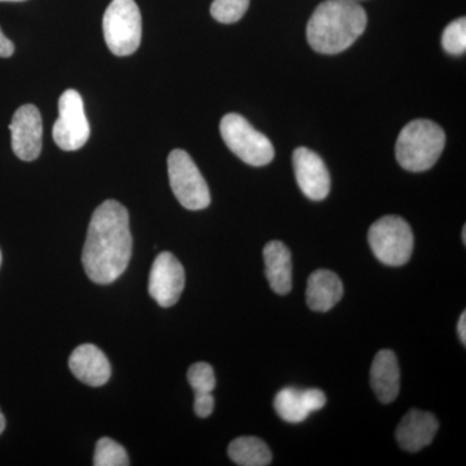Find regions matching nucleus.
I'll use <instances>...</instances> for the list:
<instances>
[{"instance_id": "nucleus-1", "label": "nucleus", "mask_w": 466, "mask_h": 466, "mask_svg": "<svg viewBox=\"0 0 466 466\" xmlns=\"http://www.w3.org/2000/svg\"><path fill=\"white\" fill-rule=\"evenodd\" d=\"M133 254V236L127 208L116 200H106L92 214L82 263L86 275L100 285L121 278Z\"/></svg>"}, {"instance_id": "nucleus-2", "label": "nucleus", "mask_w": 466, "mask_h": 466, "mask_svg": "<svg viewBox=\"0 0 466 466\" xmlns=\"http://www.w3.org/2000/svg\"><path fill=\"white\" fill-rule=\"evenodd\" d=\"M366 11L357 0H325L308 24V41L319 54L337 55L348 50L364 33Z\"/></svg>"}, {"instance_id": "nucleus-3", "label": "nucleus", "mask_w": 466, "mask_h": 466, "mask_svg": "<svg viewBox=\"0 0 466 466\" xmlns=\"http://www.w3.org/2000/svg\"><path fill=\"white\" fill-rule=\"evenodd\" d=\"M446 144V135L431 119H415L400 131L395 146L398 164L404 170L422 173L437 164Z\"/></svg>"}, {"instance_id": "nucleus-4", "label": "nucleus", "mask_w": 466, "mask_h": 466, "mask_svg": "<svg viewBox=\"0 0 466 466\" xmlns=\"http://www.w3.org/2000/svg\"><path fill=\"white\" fill-rule=\"evenodd\" d=\"M104 39L116 56H130L142 42V15L135 0H112L103 17Z\"/></svg>"}, {"instance_id": "nucleus-5", "label": "nucleus", "mask_w": 466, "mask_h": 466, "mask_svg": "<svg viewBox=\"0 0 466 466\" xmlns=\"http://www.w3.org/2000/svg\"><path fill=\"white\" fill-rule=\"evenodd\" d=\"M219 128L226 146L245 164L266 167L274 159L275 148L271 140L238 113L223 116Z\"/></svg>"}, {"instance_id": "nucleus-6", "label": "nucleus", "mask_w": 466, "mask_h": 466, "mask_svg": "<svg viewBox=\"0 0 466 466\" xmlns=\"http://www.w3.org/2000/svg\"><path fill=\"white\" fill-rule=\"evenodd\" d=\"M370 249L383 265L400 267L412 257L413 233L403 218L386 216L376 220L368 232Z\"/></svg>"}, {"instance_id": "nucleus-7", "label": "nucleus", "mask_w": 466, "mask_h": 466, "mask_svg": "<svg viewBox=\"0 0 466 466\" xmlns=\"http://www.w3.org/2000/svg\"><path fill=\"white\" fill-rule=\"evenodd\" d=\"M168 179L175 198L188 210H202L211 202L210 191L198 165L183 149H174L167 158Z\"/></svg>"}, {"instance_id": "nucleus-8", "label": "nucleus", "mask_w": 466, "mask_h": 466, "mask_svg": "<svg viewBox=\"0 0 466 466\" xmlns=\"http://www.w3.org/2000/svg\"><path fill=\"white\" fill-rule=\"evenodd\" d=\"M55 143L66 152L81 149L90 137V125L85 115L84 99L76 90H66L58 100V118L55 122Z\"/></svg>"}, {"instance_id": "nucleus-9", "label": "nucleus", "mask_w": 466, "mask_h": 466, "mask_svg": "<svg viewBox=\"0 0 466 466\" xmlns=\"http://www.w3.org/2000/svg\"><path fill=\"white\" fill-rule=\"evenodd\" d=\"M186 285V272L174 254L162 251L150 268L148 290L161 308H171L179 300Z\"/></svg>"}, {"instance_id": "nucleus-10", "label": "nucleus", "mask_w": 466, "mask_h": 466, "mask_svg": "<svg viewBox=\"0 0 466 466\" xmlns=\"http://www.w3.org/2000/svg\"><path fill=\"white\" fill-rule=\"evenodd\" d=\"M9 130L12 149L21 161L32 162L42 152L43 125L41 112L33 104L20 106L12 116Z\"/></svg>"}, {"instance_id": "nucleus-11", "label": "nucleus", "mask_w": 466, "mask_h": 466, "mask_svg": "<svg viewBox=\"0 0 466 466\" xmlns=\"http://www.w3.org/2000/svg\"><path fill=\"white\" fill-rule=\"evenodd\" d=\"M294 175L300 191L312 201H323L330 191V177L323 158L314 150L299 147L293 153Z\"/></svg>"}, {"instance_id": "nucleus-12", "label": "nucleus", "mask_w": 466, "mask_h": 466, "mask_svg": "<svg viewBox=\"0 0 466 466\" xmlns=\"http://www.w3.org/2000/svg\"><path fill=\"white\" fill-rule=\"evenodd\" d=\"M327 404V397L319 389L299 390L285 388L276 394L274 407L284 421L299 424L305 421L309 413L321 410Z\"/></svg>"}, {"instance_id": "nucleus-13", "label": "nucleus", "mask_w": 466, "mask_h": 466, "mask_svg": "<svg viewBox=\"0 0 466 466\" xmlns=\"http://www.w3.org/2000/svg\"><path fill=\"white\" fill-rule=\"evenodd\" d=\"M69 368L79 381L100 388L109 381L112 367L106 355L91 343L78 346L69 358Z\"/></svg>"}, {"instance_id": "nucleus-14", "label": "nucleus", "mask_w": 466, "mask_h": 466, "mask_svg": "<svg viewBox=\"0 0 466 466\" xmlns=\"http://www.w3.org/2000/svg\"><path fill=\"white\" fill-rule=\"evenodd\" d=\"M440 429L437 417L424 410H412L401 419L395 431L398 444L408 452H417L433 441Z\"/></svg>"}, {"instance_id": "nucleus-15", "label": "nucleus", "mask_w": 466, "mask_h": 466, "mask_svg": "<svg viewBox=\"0 0 466 466\" xmlns=\"http://www.w3.org/2000/svg\"><path fill=\"white\" fill-rule=\"evenodd\" d=\"M370 385L377 400L383 404L392 403L400 391V370L397 355L391 350L377 352L370 367Z\"/></svg>"}, {"instance_id": "nucleus-16", "label": "nucleus", "mask_w": 466, "mask_h": 466, "mask_svg": "<svg viewBox=\"0 0 466 466\" xmlns=\"http://www.w3.org/2000/svg\"><path fill=\"white\" fill-rule=\"evenodd\" d=\"M263 259L269 287L279 296H287L293 287L290 250L281 241H269L263 249Z\"/></svg>"}, {"instance_id": "nucleus-17", "label": "nucleus", "mask_w": 466, "mask_h": 466, "mask_svg": "<svg viewBox=\"0 0 466 466\" xmlns=\"http://www.w3.org/2000/svg\"><path fill=\"white\" fill-rule=\"evenodd\" d=\"M342 297L343 284L339 275L329 269H318L309 275L306 299L312 311H329Z\"/></svg>"}, {"instance_id": "nucleus-18", "label": "nucleus", "mask_w": 466, "mask_h": 466, "mask_svg": "<svg viewBox=\"0 0 466 466\" xmlns=\"http://www.w3.org/2000/svg\"><path fill=\"white\" fill-rule=\"evenodd\" d=\"M228 456L240 466H267L272 461L268 446L257 437L236 438L229 444Z\"/></svg>"}, {"instance_id": "nucleus-19", "label": "nucleus", "mask_w": 466, "mask_h": 466, "mask_svg": "<svg viewBox=\"0 0 466 466\" xmlns=\"http://www.w3.org/2000/svg\"><path fill=\"white\" fill-rule=\"evenodd\" d=\"M95 466H128L127 452L121 444L110 438H101L96 444L94 456Z\"/></svg>"}, {"instance_id": "nucleus-20", "label": "nucleus", "mask_w": 466, "mask_h": 466, "mask_svg": "<svg viewBox=\"0 0 466 466\" xmlns=\"http://www.w3.org/2000/svg\"><path fill=\"white\" fill-rule=\"evenodd\" d=\"M250 0H214L210 14L220 24L240 21L249 8Z\"/></svg>"}, {"instance_id": "nucleus-21", "label": "nucleus", "mask_w": 466, "mask_h": 466, "mask_svg": "<svg viewBox=\"0 0 466 466\" xmlns=\"http://www.w3.org/2000/svg\"><path fill=\"white\" fill-rule=\"evenodd\" d=\"M441 46L450 55L465 54L466 51V18L461 17L447 25L441 35Z\"/></svg>"}, {"instance_id": "nucleus-22", "label": "nucleus", "mask_w": 466, "mask_h": 466, "mask_svg": "<svg viewBox=\"0 0 466 466\" xmlns=\"http://www.w3.org/2000/svg\"><path fill=\"white\" fill-rule=\"evenodd\" d=\"M187 379L195 392H213L216 389L217 381L213 367L204 361L189 367Z\"/></svg>"}, {"instance_id": "nucleus-23", "label": "nucleus", "mask_w": 466, "mask_h": 466, "mask_svg": "<svg viewBox=\"0 0 466 466\" xmlns=\"http://www.w3.org/2000/svg\"><path fill=\"white\" fill-rule=\"evenodd\" d=\"M214 406H216V401H214V397L211 392H195V413L201 419H207V417L210 416L213 413Z\"/></svg>"}, {"instance_id": "nucleus-24", "label": "nucleus", "mask_w": 466, "mask_h": 466, "mask_svg": "<svg viewBox=\"0 0 466 466\" xmlns=\"http://www.w3.org/2000/svg\"><path fill=\"white\" fill-rule=\"evenodd\" d=\"M15 52V45L5 35L0 29V57H11Z\"/></svg>"}, {"instance_id": "nucleus-25", "label": "nucleus", "mask_w": 466, "mask_h": 466, "mask_svg": "<svg viewBox=\"0 0 466 466\" xmlns=\"http://www.w3.org/2000/svg\"><path fill=\"white\" fill-rule=\"evenodd\" d=\"M458 333L460 341L462 345H466V312H462L461 317L459 319Z\"/></svg>"}, {"instance_id": "nucleus-26", "label": "nucleus", "mask_w": 466, "mask_h": 466, "mask_svg": "<svg viewBox=\"0 0 466 466\" xmlns=\"http://www.w3.org/2000/svg\"><path fill=\"white\" fill-rule=\"evenodd\" d=\"M5 416H3V413L0 412V434H2L3 431H5Z\"/></svg>"}, {"instance_id": "nucleus-27", "label": "nucleus", "mask_w": 466, "mask_h": 466, "mask_svg": "<svg viewBox=\"0 0 466 466\" xmlns=\"http://www.w3.org/2000/svg\"><path fill=\"white\" fill-rule=\"evenodd\" d=\"M462 242H464V245H466V227L464 226V228H462Z\"/></svg>"}, {"instance_id": "nucleus-28", "label": "nucleus", "mask_w": 466, "mask_h": 466, "mask_svg": "<svg viewBox=\"0 0 466 466\" xmlns=\"http://www.w3.org/2000/svg\"><path fill=\"white\" fill-rule=\"evenodd\" d=\"M0 2H24V0H0Z\"/></svg>"}, {"instance_id": "nucleus-29", "label": "nucleus", "mask_w": 466, "mask_h": 466, "mask_svg": "<svg viewBox=\"0 0 466 466\" xmlns=\"http://www.w3.org/2000/svg\"><path fill=\"white\" fill-rule=\"evenodd\" d=\"M0 265H2V251H0Z\"/></svg>"}]
</instances>
